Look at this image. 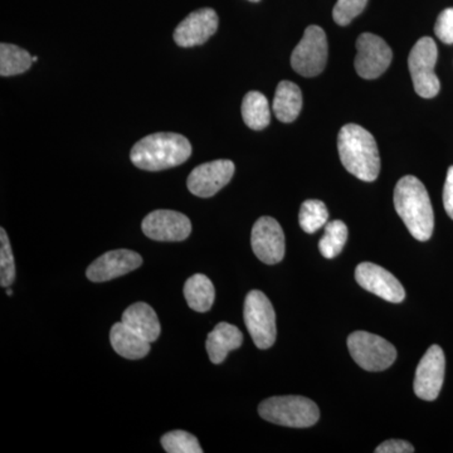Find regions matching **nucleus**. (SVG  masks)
<instances>
[{
    "label": "nucleus",
    "instance_id": "obj_1",
    "mask_svg": "<svg viewBox=\"0 0 453 453\" xmlns=\"http://www.w3.org/2000/svg\"><path fill=\"white\" fill-rule=\"evenodd\" d=\"M396 213L416 240L426 242L432 237L434 214L427 189L419 179L405 175L395 189Z\"/></svg>",
    "mask_w": 453,
    "mask_h": 453
},
{
    "label": "nucleus",
    "instance_id": "obj_2",
    "mask_svg": "<svg viewBox=\"0 0 453 453\" xmlns=\"http://www.w3.org/2000/svg\"><path fill=\"white\" fill-rule=\"evenodd\" d=\"M338 150L342 165L363 181H374L380 172V157L374 136L365 127L348 124L338 136Z\"/></svg>",
    "mask_w": 453,
    "mask_h": 453
},
{
    "label": "nucleus",
    "instance_id": "obj_3",
    "mask_svg": "<svg viewBox=\"0 0 453 453\" xmlns=\"http://www.w3.org/2000/svg\"><path fill=\"white\" fill-rule=\"evenodd\" d=\"M190 154L192 145L180 134L157 133L136 142L131 149L130 159L136 168L159 172L186 163Z\"/></svg>",
    "mask_w": 453,
    "mask_h": 453
},
{
    "label": "nucleus",
    "instance_id": "obj_4",
    "mask_svg": "<svg viewBox=\"0 0 453 453\" xmlns=\"http://www.w3.org/2000/svg\"><path fill=\"white\" fill-rule=\"evenodd\" d=\"M265 421L292 428H308L320 418V411L311 399L301 395L273 396L258 405Z\"/></svg>",
    "mask_w": 453,
    "mask_h": 453
},
{
    "label": "nucleus",
    "instance_id": "obj_5",
    "mask_svg": "<svg viewBox=\"0 0 453 453\" xmlns=\"http://www.w3.org/2000/svg\"><path fill=\"white\" fill-rule=\"evenodd\" d=\"M244 323L258 349H270L275 344L277 327L273 303L264 292L252 290L244 300Z\"/></svg>",
    "mask_w": 453,
    "mask_h": 453
},
{
    "label": "nucleus",
    "instance_id": "obj_6",
    "mask_svg": "<svg viewBox=\"0 0 453 453\" xmlns=\"http://www.w3.org/2000/svg\"><path fill=\"white\" fill-rule=\"evenodd\" d=\"M438 50L436 42L431 37H423L414 44L408 57V68L417 95L423 98L436 97L441 89L440 80L434 73Z\"/></svg>",
    "mask_w": 453,
    "mask_h": 453
},
{
    "label": "nucleus",
    "instance_id": "obj_7",
    "mask_svg": "<svg viewBox=\"0 0 453 453\" xmlns=\"http://www.w3.org/2000/svg\"><path fill=\"white\" fill-rule=\"evenodd\" d=\"M348 348L357 365L368 372L386 371L396 359L395 348L389 342L368 332L349 335Z\"/></svg>",
    "mask_w": 453,
    "mask_h": 453
},
{
    "label": "nucleus",
    "instance_id": "obj_8",
    "mask_svg": "<svg viewBox=\"0 0 453 453\" xmlns=\"http://www.w3.org/2000/svg\"><path fill=\"white\" fill-rule=\"evenodd\" d=\"M327 62V40L324 29L310 26L303 40L291 55V65L303 77H315L323 73Z\"/></svg>",
    "mask_w": 453,
    "mask_h": 453
},
{
    "label": "nucleus",
    "instance_id": "obj_9",
    "mask_svg": "<svg viewBox=\"0 0 453 453\" xmlns=\"http://www.w3.org/2000/svg\"><path fill=\"white\" fill-rule=\"evenodd\" d=\"M356 70L362 79L374 80L388 70L392 50L383 38L363 33L357 41Z\"/></svg>",
    "mask_w": 453,
    "mask_h": 453
},
{
    "label": "nucleus",
    "instance_id": "obj_10",
    "mask_svg": "<svg viewBox=\"0 0 453 453\" xmlns=\"http://www.w3.org/2000/svg\"><path fill=\"white\" fill-rule=\"evenodd\" d=\"M446 359L442 348L432 345L417 366L413 389L423 401H434L442 389Z\"/></svg>",
    "mask_w": 453,
    "mask_h": 453
},
{
    "label": "nucleus",
    "instance_id": "obj_11",
    "mask_svg": "<svg viewBox=\"0 0 453 453\" xmlns=\"http://www.w3.org/2000/svg\"><path fill=\"white\" fill-rule=\"evenodd\" d=\"M146 237L160 242H179L187 240L192 232V223L183 213L159 210L151 211L142 220Z\"/></svg>",
    "mask_w": 453,
    "mask_h": 453
},
{
    "label": "nucleus",
    "instance_id": "obj_12",
    "mask_svg": "<svg viewBox=\"0 0 453 453\" xmlns=\"http://www.w3.org/2000/svg\"><path fill=\"white\" fill-rule=\"evenodd\" d=\"M251 244L253 252L264 264L276 265L285 257V234L273 217H261L255 223Z\"/></svg>",
    "mask_w": 453,
    "mask_h": 453
},
{
    "label": "nucleus",
    "instance_id": "obj_13",
    "mask_svg": "<svg viewBox=\"0 0 453 453\" xmlns=\"http://www.w3.org/2000/svg\"><path fill=\"white\" fill-rule=\"evenodd\" d=\"M234 164L231 160H214L196 166L188 178V189L201 198H210L231 181L234 174Z\"/></svg>",
    "mask_w": 453,
    "mask_h": 453
},
{
    "label": "nucleus",
    "instance_id": "obj_14",
    "mask_svg": "<svg viewBox=\"0 0 453 453\" xmlns=\"http://www.w3.org/2000/svg\"><path fill=\"white\" fill-rule=\"evenodd\" d=\"M357 282L365 290L372 292L380 299L392 303H399L404 300L405 291L402 283L386 268L363 262L356 270Z\"/></svg>",
    "mask_w": 453,
    "mask_h": 453
},
{
    "label": "nucleus",
    "instance_id": "obj_15",
    "mask_svg": "<svg viewBox=\"0 0 453 453\" xmlns=\"http://www.w3.org/2000/svg\"><path fill=\"white\" fill-rule=\"evenodd\" d=\"M142 265V258L139 253L130 250H116L106 252L96 261L92 262L86 276L92 282L110 281L138 270Z\"/></svg>",
    "mask_w": 453,
    "mask_h": 453
},
{
    "label": "nucleus",
    "instance_id": "obj_16",
    "mask_svg": "<svg viewBox=\"0 0 453 453\" xmlns=\"http://www.w3.org/2000/svg\"><path fill=\"white\" fill-rule=\"evenodd\" d=\"M219 29V16L211 8L198 9L177 27L174 41L180 47L201 46Z\"/></svg>",
    "mask_w": 453,
    "mask_h": 453
},
{
    "label": "nucleus",
    "instance_id": "obj_17",
    "mask_svg": "<svg viewBox=\"0 0 453 453\" xmlns=\"http://www.w3.org/2000/svg\"><path fill=\"white\" fill-rule=\"evenodd\" d=\"M243 334L234 325L219 323L208 335L205 342L208 356L213 365L225 362L229 351L241 348Z\"/></svg>",
    "mask_w": 453,
    "mask_h": 453
},
{
    "label": "nucleus",
    "instance_id": "obj_18",
    "mask_svg": "<svg viewBox=\"0 0 453 453\" xmlns=\"http://www.w3.org/2000/svg\"><path fill=\"white\" fill-rule=\"evenodd\" d=\"M121 321L149 342L159 338L162 330L157 312L145 303H136L129 306L122 314Z\"/></svg>",
    "mask_w": 453,
    "mask_h": 453
},
{
    "label": "nucleus",
    "instance_id": "obj_19",
    "mask_svg": "<svg viewBox=\"0 0 453 453\" xmlns=\"http://www.w3.org/2000/svg\"><path fill=\"white\" fill-rule=\"evenodd\" d=\"M110 342L113 350L127 359H142L150 351V342L127 327L124 323H116L110 332Z\"/></svg>",
    "mask_w": 453,
    "mask_h": 453
},
{
    "label": "nucleus",
    "instance_id": "obj_20",
    "mask_svg": "<svg viewBox=\"0 0 453 453\" xmlns=\"http://www.w3.org/2000/svg\"><path fill=\"white\" fill-rule=\"evenodd\" d=\"M273 112L285 124L296 120L303 109V94L296 83L281 81L276 88L273 98Z\"/></svg>",
    "mask_w": 453,
    "mask_h": 453
},
{
    "label": "nucleus",
    "instance_id": "obj_21",
    "mask_svg": "<svg viewBox=\"0 0 453 453\" xmlns=\"http://www.w3.org/2000/svg\"><path fill=\"white\" fill-rule=\"evenodd\" d=\"M184 296L190 309L196 312H207L213 306L216 290L207 276L196 273L187 280L184 285Z\"/></svg>",
    "mask_w": 453,
    "mask_h": 453
},
{
    "label": "nucleus",
    "instance_id": "obj_22",
    "mask_svg": "<svg viewBox=\"0 0 453 453\" xmlns=\"http://www.w3.org/2000/svg\"><path fill=\"white\" fill-rule=\"evenodd\" d=\"M242 118L250 129L259 131L267 127L271 112L266 96L258 91L249 92L243 98Z\"/></svg>",
    "mask_w": 453,
    "mask_h": 453
},
{
    "label": "nucleus",
    "instance_id": "obj_23",
    "mask_svg": "<svg viewBox=\"0 0 453 453\" xmlns=\"http://www.w3.org/2000/svg\"><path fill=\"white\" fill-rule=\"evenodd\" d=\"M33 64V56L14 44H0V74L3 77L16 76L28 71Z\"/></svg>",
    "mask_w": 453,
    "mask_h": 453
},
{
    "label": "nucleus",
    "instance_id": "obj_24",
    "mask_svg": "<svg viewBox=\"0 0 453 453\" xmlns=\"http://www.w3.org/2000/svg\"><path fill=\"white\" fill-rule=\"evenodd\" d=\"M348 241V226L342 220H332L325 226L319 250L325 258H334L344 249Z\"/></svg>",
    "mask_w": 453,
    "mask_h": 453
},
{
    "label": "nucleus",
    "instance_id": "obj_25",
    "mask_svg": "<svg viewBox=\"0 0 453 453\" xmlns=\"http://www.w3.org/2000/svg\"><path fill=\"white\" fill-rule=\"evenodd\" d=\"M329 220V211L324 202L309 199L301 205L299 222L306 234H312L326 226Z\"/></svg>",
    "mask_w": 453,
    "mask_h": 453
},
{
    "label": "nucleus",
    "instance_id": "obj_26",
    "mask_svg": "<svg viewBox=\"0 0 453 453\" xmlns=\"http://www.w3.org/2000/svg\"><path fill=\"white\" fill-rule=\"evenodd\" d=\"M162 446L168 453H202L203 449L199 445L198 438L193 436L189 432L177 431L169 432L162 437Z\"/></svg>",
    "mask_w": 453,
    "mask_h": 453
},
{
    "label": "nucleus",
    "instance_id": "obj_27",
    "mask_svg": "<svg viewBox=\"0 0 453 453\" xmlns=\"http://www.w3.org/2000/svg\"><path fill=\"white\" fill-rule=\"evenodd\" d=\"M16 280V264L4 228H0V285L9 288Z\"/></svg>",
    "mask_w": 453,
    "mask_h": 453
},
{
    "label": "nucleus",
    "instance_id": "obj_28",
    "mask_svg": "<svg viewBox=\"0 0 453 453\" xmlns=\"http://www.w3.org/2000/svg\"><path fill=\"white\" fill-rule=\"evenodd\" d=\"M368 0H338L333 11V18L339 26L350 25L354 18L363 13Z\"/></svg>",
    "mask_w": 453,
    "mask_h": 453
},
{
    "label": "nucleus",
    "instance_id": "obj_29",
    "mask_svg": "<svg viewBox=\"0 0 453 453\" xmlns=\"http://www.w3.org/2000/svg\"><path fill=\"white\" fill-rule=\"evenodd\" d=\"M434 33L440 41L453 44V8H447L437 18Z\"/></svg>",
    "mask_w": 453,
    "mask_h": 453
},
{
    "label": "nucleus",
    "instance_id": "obj_30",
    "mask_svg": "<svg viewBox=\"0 0 453 453\" xmlns=\"http://www.w3.org/2000/svg\"><path fill=\"white\" fill-rule=\"evenodd\" d=\"M375 453H412L413 446L403 440H389L375 449Z\"/></svg>",
    "mask_w": 453,
    "mask_h": 453
},
{
    "label": "nucleus",
    "instance_id": "obj_31",
    "mask_svg": "<svg viewBox=\"0 0 453 453\" xmlns=\"http://www.w3.org/2000/svg\"><path fill=\"white\" fill-rule=\"evenodd\" d=\"M443 205L449 219H453V166L447 172L445 188H443Z\"/></svg>",
    "mask_w": 453,
    "mask_h": 453
},
{
    "label": "nucleus",
    "instance_id": "obj_32",
    "mask_svg": "<svg viewBox=\"0 0 453 453\" xmlns=\"http://www.w3.org/2000/svg\"><path fill=\"white\" fill-rule=\"evenodd\" d=\"M5 290H7L8 296H12V295H13V291H12L11 288H5Z\"/></svg>",
    "mask_w": 453,
    "mask_h": 453
},
{
    "label": "nucleus",
    "instance_id": "obj_33",
    "mask_svg": "<svg viewBox=\"0 0 453 453\" xmlns=\"http://www.w3.org/2000/svg\"><path fill=\"white\" fill-rule=\"evenodd\" d=\"M37 61H38V57L33 56V62H37Z\"/></svg>",
    "mask_w": 453,
    "mask_h": 453
},
{
    "label": "nucleus",
    "instance_id": "obj_34",
    "mask_svg": "<svg viewBox=\"0 0 453 453\" xmlns=\"http://www.w3.org/2000/svg\"><path fill=\"white\" fill-rule=\"evenodd\" d=\"M250 2L257 3L259 0H250Z\"/></svg>",
    "mask_w": 453,
    "mask_h": 453
}]
</instances>
